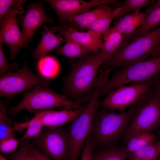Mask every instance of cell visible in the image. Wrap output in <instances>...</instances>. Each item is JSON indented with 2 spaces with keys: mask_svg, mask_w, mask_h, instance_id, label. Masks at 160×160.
I'll list each match as a JSON object with an SVG mask.
<instances>
[{
  "mask_svg": "<svg viewBox=\"0 0 160 160\" xmlns=\"http://www.w3.org/2000/svg\"><path fill=\"white\" fill-rule=\"evenodd\" d=\"M56 29L65 39L74 41L94 54L98 52L103 47L102 37L91 31H79L69 23L56 26Z\"/></svg>",
  "mask_w": 160,
  "mask_h": 160,
  "instance_id": "15",
  "label": "cell"
},
{
  "mask_svg": "<svg viewBox=\"0 0 160 160\" xmlns=\"http://www.w3.org/2000/svg\"><path fill=\"white\" fill-rule=\"evenodd\" d=\"M0 160H7L1 154L0 155Z\"/></svg>",
  "mask_w": 160,
  "mask_h": 160,
  "instance_id": "40",
  "label": "cell"
},
{
  "mask_svg": "<svg viewBox=\"0 0 160 160\" xmlns=\"http://www.w3.org/2000/svg\"><path fill=\"white\" fill-rule=\"evenodd\" d=\"M30 150L37 160H52L46 156L36 148L31 145Z\"/></svg>",
  "mask_w": 160,
  "mask_h": 160,
  "instance_id": "35",
  "label": "cell"
},
{
  "mask_svg": "<svg viewBox=\"0 0 160 160\" xmlns=\"http://www.w3.org/2000/svg\"><path fill=\"white\" fill-rule=\"evenodd\" d=\"M20 143L16 137H12L0 142V151L1 153L12 154L15 152Z\"/></svg>",
  "mask_w": 160,
  "mask_h": 160,
  "instance_id": "32",
  "label": "cell"
},
{
  "mask_svg": "<svg viewBox=\"0 0 160 160\" xmlns=\"http://www.w3.org/2000/svg\"><path fill=\"white\" fill-rule=\"evenodd\" d=\"M125 15L122 6H119L113 9L108 4H104L72 17L68 21L76 29L84 31L87 30L91 25L100 18L111 17L118 19Z\"/></svg>",
  "mask_w": 160,
  "mask_h": 160,
  "instance_id": "14",
  "label": "cell"
},
{
  "mask_svg": "<svg viewBox=\"0 0 160 160\" xmlns=\"http://www.w3.org/2000/svg\"><path fill=\"white\" fill-rule=\"evenodd\" d=\"M158 160H160V153L159 155V157L158 158Z\"/></svg>",
  "mask_w": 160,
  "mask_h": 160,
  "instance_id": "41",
  "label": "cell"
},
{
  "mask_svg": "<svg viewBox=\"0 0 160 160\" xmlns=\"http://www.w3.org/2000/svg\"><path fill=\"white\" fill-rule=\"evenodd\" d=\"M37 69L39 75L50 80L57 76L59 72L60 66L55 58L47 56L39 59L37 64Z\"/></svg>",
  "mask_w": 160,
  "mask_h": 160,
  "instance_id": "20",
  "label": "cell"
},
{
  "mask_svg": "<svg viewBox=\"0 0 160 160\" xmlns=\"http://www.w3.org/2000/svg\"><path fill=\"white\" fill-rule=\"evenodd\" d=\"M100 88H94L89 103L80 115L72 121L68 133L70 143L68 160H77L84 144L90 135L93 121L100 105Z\"/></svg>",
  "mask_w": 160,
  "mask_h": 160,
  "instance_id": "5",
  "label": "cell"
},
{
  "mask_svg": "<svg viewBox=\"0 0 160 160\" xmlns=\"http://www.w3.org/2000/svg\"><path fill=\"white\" fill-rule=\"evenodd\" d=\"M156 79L147 83L121 85L107 93L100 105L105 109L123 111L150 95Z\"/></svg>",
  "mask_w": 160,
  "mask_h": 160,
  "instance_id": "8",
  "label": "cell"
},
{
  "mask_svg": "<svg viewBox=\"0 0 160 160\" xmlns=\"http://www.w3.org/2000/svg\"><path fill=\"white\" fill-rule=\"evenodd\" d=\"M94 147L90 135L85 143L80 160H93Z\"/></svg>",
  "mask_w": 160,
  "mask_h": 160,
  "instance_id": "34",
  "label": "cell"
},
{
  "mask_svg": "<svg viewBox=\"0 0 160 160\" xmlns=\"http://www.w3.org/2000/svg\"><path fill=\"white\" fill-rule=\"evenodd\" d=\"M160 126V98L153 94L147 97L138 107L132 117L124 136L128 142L135 134L151 132Z\"/></svg>",
  "mask_w": 160,
  "mask_h": 160,
  "instance_id": "10",
  "label": "cell"
},
{
  "mask_svg": "<svg viewBox=\"0 0 160 160\" xmlns=\"http://www.w3.org/2000/svg\"><path fill=\"white\" fill-rule=\"evenodd\" d=\"M56 26L48 28L44 26L41 31L42 38L36 48L32 52V55L34 58L40 59L60 44L65 42L66 40L60 35H56Z\"/></svg>",
  "mask_w": 160,
  "mask_h": 160,
  "instance_id": "17",
  "label": "cell"
},
{
  "mask_svg": "<svg viewBox=\"0 0 160 160\" xmlns=\"http://www.w3.org/2000/svg\"><path fill=\"white\" fill-rule=\"evenodd\" d=\"M26 160H37L30 151V149L27 155Z\"/></svg>",
  "mask_w": 160,
  "mask_h": 160,
  "instance_id": "39",
  "label": "cell"
},
{
  "mask_svg": "<svg viewBox=\"0 0 160 160\" xmlns=\"http://www.w3.org/2000/svg\"><path fill=\"white\" fill-rule=\"evenodd\" d=\"M107 59L100 51L72 61L70 71L63 79L64 95L78 100L93 89L98 69Z\"/></svg>",
  "mask_w": 160,
  "mask_h": 160,
  "instance_id": "2",
  "label": "cell"
},
{
  "mask_svg": "<svg viewBox=\"0 0 160 160\" xmlns=\"http://www.w3.org/2000/svg\"><path fill=\"white\" fill-rule=\"evenodd\" d=\"M147 16L140 12L126 14L115 22L113 27L122 34L125 41L143 24Z\"/></svg>",
  "mask_w": 160,
  "mask_h": 160,
  "instance_id": "18",
  "label": "cell"
},
{
  "mask_svg": "<svg viewBox=\"0 0 160 160\" xmlns=\"http://www.w3.org/2000/svg\"><path fill=\"white\" fill-rule=\"evenodd\" d=\"M128 154L124 147H111L93 154V160H125Z\"/></svg>",
  "mask_w": 160,
  "mask_h": 160,
  "instance_id": "26",
  "label": "cell"
},
{
  "mask_svg": "<svg viewBox=\"0 0 160 160\" xmlns=\"http://www.w3.org/2000/svg\"><path fill=\"white\" fill-rule=\"evenodd\" d=\"M31 146V144L29 141L21 143L20 149L12 153L11 160H26L27 156Z\"/></svg>",
  "mask_w": 160,
  "mask_h": 160,
  "instance_id": "33",
  "label": "cell"
},
{
  "mask_svg": "<svg viewBox=\"0 0 160 160\" xmlns=\"http://www.w3.org/2000/svg\"><path fill=\"white\" fill-rule=\"evenodd\" d=\"M29 143L52 160L69 159V137L68 132L61 127L43 129L39 135L32 139Z\"/></svg>",
  "mask_w": 160,
  "mask_h": 160,
  "instance_id": "7",
  "label": "cell"
},
{
  "mask_svg": "<svg viewBox=\"0 0 160 160\" xmlns=\"http://www.w3.org/2000/svg\"><path fill=\"white\" fill-rule=\"evenodd\" d=\"M159 7H160V0H158L146 10L145 14H148L154 9Z\"/></svg>",
  "mask_w": 160,
  "mask_h": 160,
  "instance_id": "37",
  "label": "cell"
},
{
  "mask_svg": "<svg viewBox=\"0 0 160 160\" xmlns=\"http://www.w3.org/2000/svg\"><path fill=\"white\" fill-rule=\"evenodd\" d=\"M26 2L23 0H0V25L4 19L6 15L11 8L14 6Z\"/></svg>",
  "mask_w": 160,
  "mask_h": 160,
  "instance_id": "31",
  "label": "cell"
},
{
  "mask_svg": "<svg viewBox=\"0 0 160 160\" xmlns=\"http://www.w3.org/2000/svg\"><path fill=\"white\" fill-rule=\"evenodd\" d=\"M160 153V140L158 143H153L129 153V160H156Z\"/></svg>",
  "mask_w": 160,
  "mask_h": 160,
  "instance_id": "23",
  "label": "cell"
},
{
  "mask_svg": "<svg viewBox=\"0 0 160 160\" xmlns=\"http://www.w3.org/2000/svg\"><path fill=\"white\" fill-rule=\"evenodd\" d=\"M143 102V100L141 101L120 113L103 111L96 116L90 135L94 146L110 147L118 139Z\"/></svg>",
  "mask_w": 160,
  "mask_h": 160,
  "instance_id": "3",
  "label": "cell"
},
{
  "mask_svg": "<svg viewBox=\"0 0 160 160\" xmlns=\"http://www.w3.org/2000/svg\"><path fill=\"white\" fill-rule=\"evenodd\" d=\"M56 12L60 23L63 24L71 17L90 10L100 5L113 4L119 5L116 0H45Z\"/></svg>",
  "mask_w": 160,
  "mask_h": 160,
  "instance_id": "13",
  "label": "cell"
},
{
  "mask_svg": "<svg viewBox=\"0 0 160 160\" xmlns=\"http://www.w3.org/2000/svg\"><path fill=\"white\" fill-rule=\"evenodd\" d=\"M84 108L82 107L75 109L65 108L60 111L48 110L38 111L34 113L40 119L44 126L56 128L61 127L74 120Z\"/></svg>",
  "mask_w": 160,
  "mask_h": 160,
  "instance_id": "16",
  "label": "cell"
},
{
  "mask_svg": "<svg viewBox=\"0 0 160 160\" xmlns=\"http://www.w3.org/2000/svg\"><path fill=\"white\" fill-rule=\"evenodd\" d=\"M86 100L85 98L70 99L64 95L53 92L47 86L38 85L32 91L26 92L21 101L9 109L7 113L15 117L20 112L24 110L35 113L60 107L77 109L81 107V105Z\"/></svg>",
  "mask_w": 160,
  "mask_h": 160,
  "instance_id": "4",
  "label": "cell"
},
{
  "mask_svg": "<svg viewBox=\"0 0 160 160\" xmlns=\"http://www.w3.org/2000/svg\"><path fill=\"white\" fill-rule=\"evenodd\" d=\"M26 61L23 67L16 72L8 73L0 76V95L8 99L34 86H49L50 81L30 69Z\"/></svg>",
  "mask_w": 160,
  "mask_h": 160,
  "instance_id": "9",
  "label": "cell"
},
{
  "mask_svg": "<svg viewBox=\"0 0 160 160\" xmlns=\"http://www.w3.org/2000/svg\"><path fill=\"white\" fill-rule=\"evenodd\" d=\"M155 135L151 132H142L137 133L128 141L127 146L124 147L128 154L133 152L144 146L153 143Z\"/></svg>",
  "mask_w": 160,
  "mask_h": 160,
  "instance_id": "22",
  "label": "cell"
},
{
  "mask_svg": "<svg viewBox=\"0 0 160 160\" xmlns=\"http://www.w3.org/2000/svg\"><path fill=\"white\" fill-rule=\"evenodd\" d=\"M160 46V26L130 40L124 41L102 63V70L130 67L146 60Z\"/></svg>",
  "mask_w": 160,
  "mask_h": 160,
  "instance_id": "1",
  "label": "cell"
},
{
  "mask_svg": "<svg viewBox=\"0 0 160 160\" xmlns=\"http://www.w3.org/2000/svg\"><path fill=\"white\" fill-rule=\"evenodd\" d=\"M103 47L100 51L107 58L115 53L124 41L122 34L113 27L103 37Z\"/></svg>",
  "mask_w": 160,
  "mask_h": 160,
  "instance_id": "19",
  "label": "cell"
},
{
  "mask_svg": "<svg viewBox=\"0 0 160 160\" xmlns=\"http://www.w3.org/2000/svg\"><path fill=\"white\" fill-rule=\"evenodd\" d=\"M154 94L157 95L160 98V76L157 77L155 80L152 87Z\"/></svg>",
  "mask_w": 160,
  "mask_h": 160,
  "instance_id": "36",
  "label": "cell"
},
{
  "mask_svg": "<svg viewBox=\"0 0 160 160\" xmlns=\"http://www.w3.org/2000/svg\"><path fill=\"white\" fill-rule=\"evenodd\" d=\"M160 55V46L150 56L149 59L153 58Z\"/></svg>",
  "mask_w": 160,
  "mask_h": 160,
  "instance_id": "38",
  "label": "cell"
},
{
  "mask_svg": "<svg viewBox=\"0 0 160 160\" xmlns=\"http://www.w3.org/2000/svg\"><path fill=\"white\" fill-rule=\"evenodd\" d=\"M151 3L148 0H125L119 3V6L123 7L126 14L132 12H140L141 8L149 6Z\"/></svg>",
  "mask_w": 160,
  "mask_h": 160,
  "instance_id": "29",
  "label": "cell"
},
{
  "mask_svg": "<svg viewBox=\"0 0 160 160\" xmlns=\"http://www.w3.org/2000/svg\"><path fill=\"white\" fill-rule=\"evenodd\" d=\"M8 107L2 101L0 104V142L12 137H15L12 125L15 122L8 116Z\"/></svg>",
  "mask_w": 160,
  "mask_h": 160,
  "instance_id": "24",
  "label": "cell"
},
{
  "mask_svg": "<svg viewBox=\"0 0 160 160\" xmlns=\"http://www.w3.org/2000/svg\"><path fill=\"white\" fill-rule=\"evenodd\" d=\"M160 25V7L149 13L147 16L143 24L137 29L127 40H131L146 33Z\"/></svg>",
  "mask_w": 160,
  "mask_h": 160,
  "instance_id": "25",
  "label": "cell"
},
{
  "mask_svg": "<svg viewBox=\"0 0 160 160\" xmlns=\"http://www.w3.org/2000/svg\"><path fill=\"white\" fill-rule=\"evenodd\" d=\"M113 19L111 17L100 18L91 25L87 30L91 31L103 37L110 28L111 23Z\"/></svg>",
  "mask_w": 160,
  "mask_h": 160,
  "instance_id": "28",
  "label": "cell"
},
{
  "mask_svg": "<svg viewBox=\"0 0 160 160\" xmlns=\"http://www.w3.org/2000/svg\"><path fill=\"white\" fill-rule=\"evenodd\" d=\"M26 130L19 140L20 143L29 141L38 136L41 132L44 125L40 119L36 115L31 120L26 121Z\"/></svg>",
  "mask_w": 160,
  "mask_h": 160,
  "instance_id": "27",
  "label": "cell"
},
{
  "mask_svg": "<svg viewBox=\"0 0 160 160\" xmlns=\"http://www.w3.org/2000/svg\"><path fill=\"white\" fill-rule=\"evenodd\" d=\"M22 4H17L11 8L1 24L0 39L9 49L10 55L9 59L12 60L15 59L18 51L22 47V32L19 28L16 17L17 14L25 12Z\"/></svg>",
  "mask_w": 160,
  "mask_h": 160,
  "instance_id": "11",
  "label": "cell"
},
{
  "mask_svg": "<svg viewBox=\"0 0 160 160\" xmlns=\"http://www.w3.org/2000/svg\"><path fill=\"white\" fill-rule=\"evenodd\" d=\"M2 42L0 39V76L17 69L19 65L17 63L10 64L5 57L3 51Z\"/></svg>",
  "mask_w": 160,
  "mask_h": 160,
  "instance_id": "30",
  "label": "cell"
},
{
  "mask_svg": "<svg viewBox=\"0 0 160 160\" xmlns=\"http://www.w3.org/2000/svg\"><path fill=\"white\" fill-rule=\"evenodd\" d=\"M66 43L57 48L56 52L71 58L81 59L88 55L91 52L88 49L74 41L65 39Z\"/></svg>",
  "mask_w": 160,
  "mask_h": 160,
  "instance_id": "21",
  "label": "cell"
},
{
  "mask_svg": "<svg viewBox=\"0 0 160 160\" xmlns=\"http://www.w3.org/2000/svg\"><path fill=\"white\" fill-rule=\"evenodd\" d=\"M45 9L41 1L29 3L28 4L25 14L20 17L19 21L23 28L22 47H28L29 43L33 41L34 34L43 24L45 22L53 23V19L47 15Z\"/></svg>",
  "mask_w": 160,
  "mask_h": 160,
  "instance_id": "12",
  "label": "cell"
},
{
  "mask_svg": "<svg viewBox=\"0 0 160 160\" xmlns=\"http://www.w3.org/2000/svg\"><path fill=\"white\" fill-rule=\"evenodd\" d=\"M160 75V55L115 72L102 87L100 97L121 85L149 82Z\"/></svg>",
  "mask_w": 160,
  "mask_h": 160,
  "instance_id": "6",
  "label": "cell"
}]
</instances>
